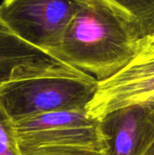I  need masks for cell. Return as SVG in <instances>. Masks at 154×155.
Segmentation results:
<instances>
[{"instance_id": "obj_10", "label": "cell", "mask_w": 154, "mask_h": 155, "mask_svg": "<svg viewBox=\"0 0 154 155\" xmlns=\"http://www.w3.org/2000/svg\"><path fill=\"white\" fill-rule=\"evenodd\" d=\"M154 53V33L141 40L140 53L138 55H144Z\"/></svg>"}, {"instance_id": "obj_8", "label": "cell", "mask_w": 154, "mask_h": 155, "mask_svg": "<svg viewBox=\"0 0 154 155\" xmlns=\"http://www.w3.org/2000/svg\"><path fill=\"white\" fill-rule=\"evenodd\" d=\"M0 155H23L18 144L14 120L0 104Z\"/></svg>"}, {"instance_id": "obj_11", "label": "cell", "mask_w": 154, "mask_h": 155, "mask_svg": "<svg viewBox=\"0 0 154 155\" xmlns=\"http://www.w3.org/2000/svg\"><path fill=\"white\" fill-rule=\"evenodd\" d=\"M145 155H154V143L153 145L150 148V150L147 152V153Z\"/></svg>"}, {"instance_id": "obj_9", "label": "cell", "mask_w": 154, "mask_h": 155, "mask_svg": "<svg viewBox=\"0 0 154 155\" xmlns=\"http://www.w3.org/2000/svg\"><path fill=\"white\" fill-rule=\"evenodd\" d=\"M33 155H104L102 149L89 147H63L45 150Z\"/></svg>"}, {"instance_id": "obj_1", "label": "cell", "mask_w": 154, "mask_h": 155, "mask_svg": "<svg viewBox=\"0 0 154 155\" xmlns=\"http://www.w3.org/2000/svg\"><path fill=\"white\" fill-rule=\"evenodd\" d=\"M141 40L132 24L105 0H85L53 56L101 82L138 56Z\"/></svg>"}, {"instance_id": "obj_3", "label": "cell", "mask_w": 154, "mask_h": 155, "mask_svg": "<svg viewBox=\"0 0 154 155\" xmlns=\"http://www.w3.org/2000/svg\"><path fill=\"white\" fill-rule=\"evenodd\" d=\"M14 122L23 155L63 147L103 149L99 120L86 110L50 112Z\"/></svg>"}, {"instance_id": "obj_12", "label": "cell", "mask_w": 154, "mask_h": 155, "mask_svg": "<svg viewBox=\"0 0 154 155\" xmlns=\"http://www.w3.org/2000/svg\"><path fill=\"white\" fill-rule=\"evenodd\" d=\"M149 102H150V103H151V104H152L154 106V97H152L151 100H149Z\"/></svg>"}, {"instance_id": "obj_2", "label": "cell", "mask_w": 154, "mask_h": 155, "mask_svg": "<svg viewBox=\"0 0 154 155\" xmlns=\"http://www.w3.org/2000/svg\"><path fill=\"white\" fill-rule=\"evenodd\" d=\"M98 84L93 76L45 74L21 77L0 86V104L14 121L50 112L86 110Z\"/></svg>"}, {"instance_id": "obj_6", "label": "cell", "mask_w": 154, "mask_h": 155, "mask_svg": "<svg viewBox=\"0 0 154 155\" xmlns=\"http://www.w3.org/2000/svg\"><path fill=\"white\" fill-rule=\"evenodd\" d=\"M45 74L92 76L25 41L0 17V86L14 79Z\"/></svg>"}, {"instance_id": "obj_5", "label": "cell", "mask_w": 154, "mask_h": 155, "mask_svg": "<svg viewBox=\"0 0 154 155\" xmlns=\"http://www.w3.org/2000/svg\"><path fill=\"white\" fill-rule=\"evenodd\" d=\"M104 155H145L154 143V106L149 102L115 109L99 119Z\"/></svg>"}, {"instance_id": "obj_4", "label": "cell", "mask_w": 154, "mask_h": 155, "mask_svg": "<svg viewBox=\"0 0 154 155\" xmlns=\"http://www.w3.org/2000/svg\"><path fill=\"white\" fill-rule=\"evenodd\" d=\"M85 0H3L0 17L22 39L53 56Z\"/></svg>"}, {"instance_id": "obj_7", "label": "cell", "mask_w": 154, "mask_h": 155, "mask_svg": "<svg viewBox=\"0 0 154 155\" xmlns=\"http://www.w3.org/2000/svg\"><path fill=\"white\" fill-rule=\"evenodd\" d=\"M128 20L141 39L154 33V0H105Z\"/></svg>"}]
</instances>
